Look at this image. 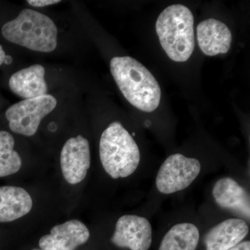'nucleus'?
<instances>
[{"label": "nucleus", "instance_id": "obj_14", "mask_svg": "<svg viewBox=\"0 0 250 250\" xmlns=\"http://www.w3.org/2000/svg\"><path fill=\"white\" fill-rule=\"evenodd\" d=\"M31 197L24 188L0 187V223H9L22 218L31 211Z\"/></svg>", "mask_w": 250, "mask_h": 250}, {"label": "nucleus", "instance_id": "obj_8", "mask_svg": "<svg viewBox=\"0 0 250 250\" xmlns=\"http://www.w3.org/2000/svg\"><path fill=\"white\" fill-rule=\"evenodd\" d=\"M90 166V145L83 136L67 141L61 154V167L67 183L77 184L86 177Z\"/></svg>", "mask_w": 250, "mask_h": 250}, {"label": "nucleus", "instance_id": "obj_4", "mask_svg": "<svg viewBox=\"0 0 250 250\" xmlns=\"http://www.w3.org/2000/svg\"><path fill=\"white\" fill-rule=\"evenodd\" d=\"M1 34L9 42L40 52H53L57 47V27L48 16L34 10H22L16 19L6 22Z\"/></svg>", "mask_w": 250, "mask_h": 250}, {"label": "nucleus", "instance_id": "obj_12", "mask_svg": "<svg viewBox=\"0 0 250 250\" xmlns=\"http://www.w3.org/2000/svg\"><path fill=\"white\" fill-rule=\"evenodd\" d=\"M249 233L245 220L230 218L210 229L206 234V250H228L241 243Z\"/></svg>", "mask_w": 250, "mask_h": 250}, {"label": "nucleus", "instance_id": "obj_15", "mask_svg": "<svg viewBox=\"0 0 250 250\" xmlns=\"http://www.w3.org/2000/svg\"><path fill=\"white\" fill-rule=\"evenodd\" d=\"M199 241L200 231L195 225L179 223L166 233L159 250H196Z\"/></svg>", "mask_w": 250, "mask_h": 250}, {"label": "nucleus", "instance_id": "obj_5", "mask_svg": "<svg viewBox=\"0 0 250 250\" xmlns=\"http://www.w3.org/2000/svg\"><path fill=\"white\" fill-rule=\"evenodd\" d=\"M57 104L56 98L47 94L14 104L5 113L10 129L16 134L33 136L42 118L53 111Z\"/></svg>", "mask_w": 250, "mask_h": 250}, {"label": "nucleus", "instance_id": "obj_7", "mask_svg": "<svg viewBox=\"0 0 250 250\" xmlns=\"http://www.w3.org/2000/svg\"><path fill=\"white\" fill-rule=\"evenodd\" d=\"M111 242L119 248L148 250L152 242V225L144 217L123 215L117 221Z\"/></svg>", "mask_w": 250, "mask_h": 250}, {"label": "nucleus", "instance_id": "obj_17", "mask_svg": "<svg viewBox=\"0 0 250 250\" xmlns=\"http://www.w3.org/2000/svg\"><path fill=\"white\" fill-rule=\"evenodd\" d=\"M61 2L59 0H28L27 3L34 7H44V6H49L58 4Z\"/></svg>", "mask_w": 250, "mask_h": 250}, {"label": "nucleus", "instance_id": "obj_10", "mask_svg": "<svg viewBox=\"0 0 250 250\" xmlns=\"http://www.w3.org/2000/svg\"><path fill=\"white\" fill-rule=\"evenodd\" d=\"M197 41L205 55L213 57L225 54L231 47L232 35L226 24L218 20L202 21L197 27Z\"/></svg>", "mask_w": 250, "mask_h": 250}, {"label": "nucleus", "instance_id": "obj_19", "mask_svg": "<svg viewBox=\"0 0 250 250\" xmlns=\"http://www.w3.org/2000/svg\"><path fill=\"white\" fill-rule=\"evenodd\" d=\"M6 53L2 48V46L0 45V65H2L6 60Z\"/></svg>", "mask_w": 250, "mask_h": 250}, {"label": "nucleus", "instance_id": "obj_13", "mask_svg": "<svg viewBox=\"0 0 250 250\" xmlns=\"http://www.w3.org/2000/svg\"><path fill=\"white\" fill-rule=\"evenodd\" d=\"M45 74V68L39 64L22 69L11 75L10 88L13 93L24 100L46 95L47 85Z\"/></svg>", "mask_w": 250, "mask_h": 250}, {"label": "nucleus", "instance_id": "obj_1", "mask_svg": "<svg viewBox=\"0 0 250 250\" xmlns=\"http://www.w3.org/2000/svg\"><path fill=\"white\" fill-rule=\"evenodd\" d=\"M110 68L118 88L131 104L147 113L159 107L160 85L142 63L130 57H116L111 59Z\"/></svg>", "mask_w": 250, "mask_h": 250}, {"label": "nucleus", "instance_id": "obj_16", "mask_svg": "<svg viewBox=\"0 0 250 250\" xmlns=\"http://www.w3.org/2000/svg\"><path fill=\"white\" fill-rule=\"evenodd\" d=\"M15 141L12 135L0 131V177L18 172L22 166V159L14 150Z\"/></svg>", "mask_w": 250, "mask_h": 250}, {"label": "nucleus", "instance_id": "obj_6", "mask_svg": "<svg viewBox=\"0 0 250 250\" xmlns=\"http://www.w3.org/2000/svg\"><path fill=\"white\" fill-rule=\"evenodd\" d=\"M201 168V164L195 158L172 154L164 161L158 172L156 188L165 195L183 190L198 177Z\"/></svg>", "mask_w": 250, "mask_h": 250}, {"label": "nucleus", "instance_id": "obj_2", "mask_svg": "<svg viewBox=\"0 0 250 250\" xmlns=\"http://www.w3.org/2000/svg\"><path fill=\"white\" fill-rule=\"evenodd\" d=\"M194 18L191 11L182 4H173L161 12L156 22V31L161 47L169 58L185 62L195 49Z\"/></svg>", "mask_w": 250, "mask_h": 250}, {"label": "nucleus", "instance_id": "obj_18", "mask_svg": "<svg viewBox=\"0 0 250 250\" xmlns=\"http://www.w3.org/2000/svg\"><path fill=\"white\" fill-rule=\"evenodd\" d=\"M228 250H250V242L249 241L241 242L236 246Z\"/></svg>", "mask_w": 250, "mask_h": 250}, {"label": "nucleus", "instance_id": "obj_11", "mask_svg": "<svg viewBox=\"0 0 250 250\" xmlns=\"http://www.w3.org/2000/svg\"><path fill=\"white\" fill-rule=\"evenodd\" d=\"M213 196L219 207L250 220L249 193L231 177L219 179L213 188Z\"/></svg>", "mask_w": 250, "mask_h": 250}, {"label": "nucleus", "instance_id": "obj_3", "mask_svg": "<svg viewBox=\"0 0 250 250\" xmlns=\"http://www.w3.org/2000/svg\"><path fill=\"white\" fill-rule=\"evenodd\" d=\"M100 156L106 173L116 179L131 175L141 161L137 143L119 122L112 123L102 134Z\"/></svg>", "mask_w": 250, "mask_h": 250}, {"label": "nucleus", "instance_id": "obj_9", "mask_svg": "<svg viewBox=\"0 0 250 250\" xmlns=\"http://www.w3.org/2000/svg\"><path fill=\"white\" fill-rule=\"evenodd\" d=\"M89 238V230L84 224L71 220L54 226L49 234L41 238L39 247L43 250H75Z\"/></svg>", "mask_w": 250, "mask_h": 250}]
</instances>
